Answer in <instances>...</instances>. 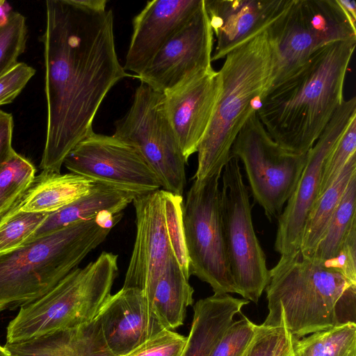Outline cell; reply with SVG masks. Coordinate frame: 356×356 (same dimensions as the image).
<instances>
[{
  "label": "cell",
  "instance_id": "7bdbcfd3",
  "mask_svg": "<svg viewBox=\"0 0 356 356\" xmlns=\"http://www.w3.org/2000/svg\"><path fill=\"white\" fill-rule=\"evenodd\" d=\"M5 1L3 0H0V8L3 6V4L5 3Z\"/></svg>",
  "mask_w": 356,
  "mask_h": 356
},
{
  "label": "cell",
  "instance_id": "f1b7e54d",
  "mask_svg": "<svg viewBox=\"0 0 356 356\" xmlns=\"http://www.w3.org/2000/svg\"><path fill=\"white\" fill-rule=\"evenodd\" d=\"M27 39L26 17L22 13L10 11L0 19V78L18 63Z\"/></svg>",
  "mask_w": 356,
  "mask_h": 356
},
{
  "label": "cell",
  "instance_id": "e0dca14e",
  "mask_svg": "<svg viewBox=\"0 0 356 356\" xmlns=\"http://www.w3.org/2000/svg\"><path fill=\"white\" fill-rule=\"evenodd\" d=\"M95 318L113 356L126 355L166 329L143 293L134 288L111 294Z\"/></svg>",
  "mask_w": 356,
  "mask_h": 356
},
{
  "label": "cell",
  "instance_id": "d6986e66",
  "mask_svg": "<svg viewBox=\"0 0 356 356\" xmlns=\"http://www.w3.org/2000/svg\"><path fill=\"white\" fill-rule=\"evenodd\" d=\"M216 46L211 61L266 30L291 0H204Z\"/></svg>",
  "mask_w": 356,
  "mask_h": 356
},
{
  "label": "cell",
  "instance_id": "8d00e7d4",
  "mask_svg": "<svg viewBox=\"0 0 356 356\" xmlns=\"http://www.w3.org/2000/svg\"><path fill=\"white\" fill-rule=\"evenodd\" d=\"M284 328L257 325L254 335L241 356H273Z\"/></svg>",
  "mask_w": 356,
  "mask_h": 356
},
{
  "label": "cell",
  "instance_id": "7402d4cb",
  "mask_svg": "<svg viewBox=\"0 0 356 356\" xmlns=\"http://www.w3.org/2000/svg\"><path fill=\"white\" fill-rule=\"evenodd\" d=\"M95 184L73 172L42 171L10 209L33 213L55 212L88 193Z\"/></svg>",
  "mask_w": 356,
  "mask_h": 356
},
{
  "label": "cell",
  "instance_id": "836d02e7",
  "mask_svg": "<svg viewBox=\"0 0 356 356\" xmlns=\"http://www.w3.org/2000/svg\"><path fill=\"white\" fill-rule=\"evenodd\" d=\"M186 337L165 329L124 356H181Z\"/></svg>",
  "mask_w": 356,
  "mask_h": 356
},
{
  "label": "cell",
  "instance_id": "603a6c76",
  "mask_svg": "<svg viewBox=\"0 0 356 356\" xmlns=\"http://www.w3.org/2000/svg\"><path fill=\"white\" fill-rule=\"evenodd\" d=\"M136 195L95 183L90 192L65 207L49 213L31 238H36L72 224L93 219L102 211L119 213L132 203ZM30 238V239H31Z\"/></svg>",
  "mask_w": 356,
  "mask_h": 356
},
{
  "label": "cell",
  "instance_id": "d590c367",
  "mask_svg": "<svg viewBox=\"0 0 356 356\" xmlns=\"http://www.w3.org/2000/svg\"><path fill=\"white\" fill-rule=\"evenodd\" d=\"M35 70L25 63H18L0 78V106L12 103L35 75Z\"/></svg>",
  "mask_w": 356,
  "mask_h": 356
},
{
  "label": "cell",
  "instance_id": "277c9868",
  "mask_svg": "<svg viewBox=\"0 0 356 356\" xmlns=\"http://www.w3.org/2000/svg\"><path fill=\"white\" fill-rule=\"evenodd\" d=\"M218 72L219 92L197 148L196 181L222 172L238 132L270 88L272 54L266 30L229 51Z\"/></svg>",
  "mask_w": 356,
  "mask_h": 356
},
{
  "label": "cell",
  "instance_id": "d6a6232c",
  "mask_svg": "<svg viewBox=\"0 0 356 356\" xmlns=\"http://www.w3.org/2000/svg\"><path fill=\"white\" fill-rule=\"evenodd\" d=\"M256 325L242 315L225 331L209 356H241L254 335Z\"/></svg>",
  "mask_w": 356,
  "mask_h": 356
},
{
  "label": "cell",
  "instance_id": "ab89813d",
  "mask_svg": "<svg viewBox=\"0 0 356 356\" xmlns=\"http://www.w3.org/2000/svg\"><path fill=\"white\" fill-rule=\"evenodd\" d=\"M122 216L123 212L113 213L108 211H102L96 216L95 220L101 227L111 230L120 221Z\"/></svg>",
  "mask_w": 356,
  "mask_h": 356
},
{
  "label": "cell",
  "instance_id": "ffe728a7",
  "mask_svg": "<svg viewBox=\"0 0 356 356\" xmlns=\"http://www.w3.org/2000/svg\"><path fill=\"white\" fill-rule=\"evenodd\" d=\"M4 346L12 356H113L96 318L75 327Z\"/></svg>",
  "mask_w": 356,
  "mask_h": 356
},
{
  "label": "cell",
  "instance_id": "83f0119b",
  "mask_svg": "<svg viewBox=\"0 0 356 356\" xmlns=\"http://www.w3.org/2000/svg\"><path fill=\"white\" fill-rule=\"evenodd\" d=\"M34 165L15 152L0 169V217L15 204L35 177Z\"/></svg>",
  "mask_w": 356,
  "mask_h": 356
},
{
  "label": "cell",
  "instance_id": "4dcf8cb0",
  "mask_svg": "<svg viewBox=\"0 0 356 356\" xmlns=\"http://www.w3.org/2000/svg\"><path fill=\"white\" fill-rule=\"evenodd\" d=\"M163 215L171 251L184 275L189 279L190 266L183 222L184 202L178 195L161 189Z\"/></svg>",
  "mask_w": 356,
  "mask_h": 356
},
{
  "label": "cell",
  "instance_id": "8992f818",
  "mask_svg": "<svg viewBox=\"0 0 356 356\" xmlns=\"http://www.w3.org/2000/svg\"><path fill=\"white\" fill-rule=\"evenodd\" d=\"M118 256L102 252L93 261L76 268L44 296L19 308L6 328V343L39 337L93 321L111 295Z\"/></svg>",
  "mask_w": 356,
  "mask_h": 356
},
{
  "label": "cell",
  "instance_id": "8fae6325",
  "mask_svg": "<svg viewBox=\"0 0 356 356\" xmlns=\"http://www.w3.org/2000/svg\"><path fill=\"white\" fill-rule=\"evenodd\" d=\"M217 172L202 180H194L183 207L185 241L190 274L209 284L215 294L239 291L227 261L220 211Z\"/></svg>",
  "mask_w": 356,
  "mask_h": 356
},
{
  "label": "cell",
  "instance_id": "9a60e30c",
  "mask_svg": "<svg viewBox=\"0 0 356 356\" xmlns=\"http://www.w3.org/2000/svg\"><path fill=\"white\" fill-rule=\"evenodd\" d=\"M136 234L122 287L140 290L148 302L172 254L163 215L162 191L136 195Z\"/></svg>",
  "mask_w": 356,
  "mask_h": 356
},
{
  "label": "cell",
  "instance_id": "d4e9b609",
  "mask_svg": "<svg viewBox=\"0 0 356 356\" xmlns=\"http://www.w3.org/2000/svg\"><path fill=\"white\" fill-rule=\"evenodd\" d=\"M356 173V153L347 161L334 182L316 200L307 217L300 252L309 257L325 232L346 188Z\"/></svg>",
  "mask_w": 356,
  "mask_h": 356
},
{
  "label": "cell",
  "instance_id": "b9f144b4",
  "mask_svg": "<svg viewBox=\"0 0 356 356\" xmlns=\"http://www.w3.org/2000/svg\"><path fill=\"white\" fill-rule=\"evenodd\" d=\"M0 356H12L5 346L0 345Z\"/></svg>",
  "mask_w": 356,
  "mask_h": 356
},
{
  "label": "cell",
  "instance_id": "1f68e13d",
  "mask_svg": "<svg viewBox=\"0 0 356 356\" xmlns=\"http://www.w3.org/2000/svg\"><path fill=\"white\" fill-rule=\"evenodd\" d=\"M355 153H356V117L350 122L324 161L318 197L334 182L347 161Z\"/></svg>",
  "mask_w": 356,
  "mask_h": 356
},
{
  "label": "cell",
  "instance_id": "60d3db41",
  "mask_svg": "<svg viewBox=\"0 0 356 356\" xmlns=\"http://www.w3.org/2000/svg\"><path fill=\"white\" fill-rule=\"evenodd\" d=\"M339 3L352 21L356 22V2L355 1L339 0Z\"/></svg>",
  "mask_w": 356,
  "mask_h": 356
},
{
  "label": "cell",
  "instance_id": "f546056e",
  "mask_svg": "<svg viewBox=\"0 0 356 356\" xmlns=\"http://www.w3.org/2000/svg\"><path fill=\"white\" fill-rule=\"evenodd\" d=\"M48 213L10 209L0 217V254L12 251L29 241L47 218Z\"/></svg>",
  "mask_w": 356,
  "mask_h": 356
},
{
  "label": "cell",
  "instance_id": "52a82bcc",
  "mask_svg": "<svg viewBox=\"0 0 356 356\" xmlns=\"http://www.w3.org/2000/svg\"><path fill=\"white\" fill-rule=\"evenodd\" d=\"M266 32L272 54L270 89L289 78L319 49L356 39L355 23L339 0H291Z\"/></svg>",
  "mask_w": 356,
  "mask_h": 356
},
{
  "label": "cell",
  "instance_id": "cb8c5ba5",
  "mask_svg": "<svg viewBox=\"0 0 356 356\" xmlns=\"http://www.w3.org/2000/svg\"><path fill=\"white\" fill-rule=\"evenodd\" d=\"M194 290L175 256L168 258L149 304L166 329L183 325L186 309L193 303Z\"/></svg>",
  "mask_w": 356,
  "mask_h": 356
},
{
  "label": "cell",
  "instance_id": "484cf974",
  "mask_svg": "<svg viewBox=\"0 0 356 356\" xmlns=\"http://www.w3.org/2000/svg\"><path fill=\"white\" fill-rule=\"evenodd\" d=\"M356 173L344 192L341 202L313 252L311 261L321 264L338 252L352 225L356 222Z\"/></svg>",
  "mask_w": 356,
  "mask_h": 356
},
{
  "label": "cell",
  "instance_id": "ac0fdd59",
  "mask_svg": "<svg viewBox=\"0 0 356 356\" xmlns=\"http://www.w3.org/2000/svg\"><path fill=\"white\" fill-rule=\"evenodd\" d=\"M204 0H152L134 17L123 66L139 75L168 40L200 10Z\"/></svg>",
  "mask_w": 356,
  "mask_h": 356
},
{
  "label": "cell",
  "instance_id": "ba28073f",
  "mask_svg": "<svg viewBox=\"0 0 356 356\" xmlns=\"http://www.w3.org/2000/svg\"><path fill=\"white\" fill-rule=\"evenodd\" d=\"M113 136L138 150L163 190L182 195L187 161L168 117L163 92L140 83L131 107L115 121Z\"/></svg>",
  "mask_w": 356,
  "mask_h": 356
},
{
  "label": "cell",
  "instance_id": "e575fe53",
  "mask_svg": "<svg viewBox=\"0 0 356 356\" xmlns=\"http://www.w3.org/2000/svg\"><path fill=\"white\" fill-rule=\"evenodd\" d=\"M320 265L339 273L356 284V222L349 229L337 254Z\"/></svg>",
  "mask_w": 356,
  "mask_h": 356
},
{
  "label": "cell",
  "instance_id": "30bf717a",
  "mask_svg": "<svg viewBox=\"0 0 356 356\" xmlns=\"http://www.w3.org/2000/svg\"><path fill=\"white\" fill-rule=\"evenodd\" d=\"M230 156L242 162L253 199L266 216L278 218L298 184L307 152L296 154L280 146L254 110L234 141Z\"/></svg>",
  "mask_w": 356,
  "mask_h": 356
},
{
  "label": "cell",
  "instance_id": "3957f363",
  "mask_svg": "<svg viewBox=\"0 0 356 356\" xmlns=\"http://www.w3.org/2000/svg\"><path fill=\"white\" fill-rule=\"evenodd\" d=\"M264 325L286 329L299 339L355 322L356 284L302 256H280L269 270Z\"/></svg>",
  "mask_w": 356,
  "mask_h": 356
},
{
  "label": "cell",
  "instance_id": "6da1fadb",
  "mask_svg": "<svg viewBox=\"0 0 356 356\" xmlns=\"http://www.w3.org/2000/svg\"><path fill=\"white\" fill-rule=\"evenodd\" d=\"M41 41L47 122L40 166L60 173L67 155L94 132L107 93L132 75L117 55L111 10L88 8L79 0L47 1Z\"/></svg>",
  "mask_w": 356,
  "mask_h": 356
},
{
  "label": "cell",
  "instance_id": "44dd1931",
  "mask_svg": "<svg viewBox=\"0 0 356 356\" xmlns=\"http://www.w3.org/2000/svg\"><path fill=\"white\" fill-rule=\"evenodd\" d=\"M249 302L229 293H214L199 300L193 306L191 330L181 356H209L235 315Z\"/></svg>",
  "mask_w": 356,
  "mask_h": 356
},
{
  "label": "cell",
  "instance_id": "5b68a950",
  "mask_svg": "<svg viewBox=\"0 0 356 356\" xmlns=\"http://www.w3.org/2000/svg\"><path fill=\"white\" fill-rule=\"evenodd\" d=\"M95 218L32 238L0 254V313L44 296L102 243L111 230Z\"/></svg>",
  "mask_w": 356,
  "mask_h": 356
},
{
  "label": "cell",
  "instance_id": "74e56055",
  "mask_svg": "<svg viewBox=\"0 0 356 356\" xmlns=\"http://www.w3.org/2000/svg\"><path fill=\"white\" fill-rule=\"evenodd\" d=\"M13 129V115L0 110V169L16 152L12 145Z\"/></svg>",
  "mask_w": 356,
  "mask_h": 356
},
{
  "label": "cell",
  "instance_id": "7c38bea8",
  "mask_svg": "<svg viewBox=\"0 0 356 356\" xmlns=\"http://www.w3.org/2000/svg\"><path fill=\"white\" fill-rule=\"evenodd\" d=\"M63 165L70 172L136 196L161 188L138 150L113 136L92 133L67 155Z\"/></svg>",
  "mask_w": 356,
  "mask_h": 356
},
{
  "label": "cell",
  "instance_id": "4fadbf2b",
  "mask_svg": "<svg viewBox=\"0 0 356 356\" xmlns=\"http://www.w3.org/2000/svg\"><path fill=\"white\" fill-rule=\"evenodd\" d=\"M356 117V97L343 100L307 152L298 184L278 217L274 249L280 256L300 250L305 221L319 193L323 164L344 131Z\"/></svg>",
  "mask_w": 356,
  "mask_h": 356
},
{
  "label": "cell",
  "instance_id": "7a4b0ae2",
  "mask_svg": "<svg viewBox=\"0 0 356 356\" xmlns=\"http://www.w3.org/2000/svg\"><path fill=\"white\" fill-rule=\"evenodd\" d=\"M355 44L352 39L319 49L262 97L257 114L280 146L296 154L312 147L344 100V81Z\"/></svg>",
  "mask_w": 356,
  "mask_h": 356
},
{
  "label": "cell",
  "instance_id": "9c48e42d",
  "mask_svg": "<svg viewBox=\"0 0 356 356\" xmlns=\"http://www.w3.org/2000/svg\"><path fill=\"white\" fill-rule=\"evenodd\" d=\"M221 176V220L229 267L239 294L257 303L268 283L269 270L254 229L250 193L237 158L230 156Z\"/></svg>",
  "mask_w": 356,
  "mask_h": 356
},
{
  "label": "cell",
  "instance_id": "4316f807",
  "mask_svg": "<svg viewBox=\"0 0 356 356\" xmlns=\"http://www.w3.org/2000/svg\"><path fill=\"white\" fill-rule=\"evenodd\" d=\"M298 356H356V323H346L294 339Z\"/></svg>",
  "mask_w": 356,
  "mask_h": 356
},
{
  "label": "cell",
  "instance_id": "f35d334b",
  "mask_svg": "<svg viewBox=\"0 0 356 356\" xmlns=\"http://www.w3.org/2000/svg\"><path fill=\"white\" fill-rule=\"evenodd\" d=\"M294 338L284 328L273 356H298L293 347Z\"/></svg>",
  "mask_w": 356,
  "mask_h": 356
},
{
  "label": "cell",
  "instance_id": "5bb4252c",
  "mask_svg": "<svg viewBox=\"0 0 356 356\" xmlns=\"http://www.w3.org/2000/svg\"><path fill=\"white\" fill-rule=\"evenodd\" d=\"M213 33L204 6L163 46L136 78L165 92L187 77L210 70Z\"/></svg>",
  "mask_w": 356,
  "mask_h": 356
},
{
  "label": "cell",
  "instance_id": "2e32d148",
  "mask_svg": "<svg viewBox=\"0 0 356 356\" xmlns=\"http://www.w3.org/2000/svg\"><path fill=\"white\" fill-rule=\"evenodd\" d=\"M213 68L195 73L163 92L168 117L188 161L196 153L213 115L219 92Z\"/></svg>",
  "mask_w": 356,
  "mask_h": 356
}]
</instances>
